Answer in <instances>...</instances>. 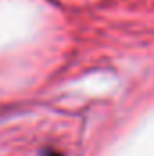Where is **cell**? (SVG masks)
Returning <instances> with one entry per match:
<instances>
[{
  "label": "cell",
  "mask_w": 154,
  "mask_h": 156,
  "mask_svg": "<svg viewBox=\"0 0 154 156\" xmlns=\"http://www.w3.org/2000/svg\"><path fill=\"white\" fill-rule=\"evenodd\" d=\"M42 156H64V154H60V153L54 151V149H45V151L42 153Z\"/></svg>",
  "instance_id": "cell-1"
}]
</instances>
